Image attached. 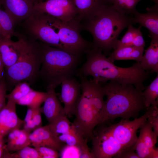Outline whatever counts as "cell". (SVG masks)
I'll return each instance as SVG.
<instances>
[{"mask_svg":"<svg viewBox=\"0 0 158 158\" xmlns=\"http://www.w3.org/2000/svg\"><path fill=\"white\" fill-rule=\"evenodd\" d=\"M61 92L59 98L64 105V110L68 117L73 115L76 103L81 94L79 83L74 77L63 80L61 84Z\"/></svg>","mask_w":158,"mask_h":158,"instance_id":"obj_13","label":"cell"},{"mask_svg":"<svg viewBox=\"0 0 158 158\" xmlns=\"http://www.w3.org/2000/svg\"><path fill=\"white\" fill-rule=\"evenodd\" d=\"M23 126V129L30 133L37 128L32 119L24 123Z\"/></svg>","mask_w":158,"mask_h":158,"instance_id":"obj_39","label":"cell"},{"mask_svg":"<svg viewBox=\"0 0 158 158\" xmlns=\"http://www.w3.org/2000/svg\"><path fill=\"white\" fill-rule=\"evenodd\" d=\"M40 108L34 109L32 120L37 128L42 126V121Z\"/></svg>","mask_w":158,"mask_h":158,"instance_id":"obj_38","label":"cell"},{"mask_svg":"<svg viewBox=\"0 0 158 158\" xmlns=\"http://www.w3.org/2000/svg\"><path fill=\"white\" fill-rule=\"evenodd\" d=\"M142 26L140 25L135 28L132 25L128 26V30L120 40H118L114 49L130 46L144 47L145 42L141 31Z\"/></svg>","mask_w":158,"mask_h":158,"instance_id":"obj_24","label":"cell"},{"mask_svg":"<svg viewBox=\"0 0 158 158\" xmlns=\"http://www.w3.org/2000/svg\"><path fill=\"white\" fill-rule=\"evenodd\" d=\"M133 148L135 150H136L140 158H149L150 150L140 135L138 137Z\"/></svg>","mask_w":158,"mask_h":158,"instance_id":"obj_34","label":"cell"},{"mask_svg":"<svg viewBox=\"0 0 158 158\" xmlns=\"http://www.w3.org/2000/svg\"><path fill=\"white\" fill-rule=\"evenodd\" d=\"M35 11L63 22L77 19L78 13L73 0H46L34 4Z\"/></svg>","mask_w":158,"mask_h":158,"instance_id":"obj_11","label":"cell"},{"mask_svg":"<svg viewBox=\"0 0 158 158\" xmlns=\"http://www.w3.org/2000/svg\"><path fill=\"white\" fill-rule=\"evenodd\" d=\"M144 90L142 94L147 109L151 105H158V73L151 84L145 86Z\"/></svg>","mask_w":158,"mask_h":158,"instance_id":"obj_28","label":"cell"},{"mask_svg":"<svg viewBox=\"0 0 158 158\" xmlns=\"http://www.w3.org/2000/svg\"><path fill=\"white\" fill-rule=\"evenodd\" d=\"M0 3V33L4 37L11 38L13 36L18 37V34L14 31L15 25L11 16L4 10L1 9Z\"/></svg>","mask_w":158,"mask_h":158,"instance_id":"obj_27","label":"cell"},{"mask_svg":"<svg viewBox=\"0 0 158 158\" xmlns=\"http://www.w3.org/2000/svg\"><path fill=\"white\" fill-rule=\"evenodd\" d=\"M3 36L0 33V38L3 37Z\"/></svg>","mask_w":158,"mask_h":158,"instance_id":"obj_46","label":"cell"},{"mask_svg":"<svg viewBox=\"0 0 158 158\" xmlns=\"http://www.w3.org/2000/svg\"><path fill=\"white\" fill-rule=\"evenodd\" d=\"M5 69L3 64L0 59V80L5 78Z\"/></svg>","mask_w":158,"mask_h":158,"instance_id":"obj_43","label":"cell"},{"mask_svg":"<svg viewBox=\"0 0 158 158\" xmlns=\"http://www.w3.org/2000/svg\"><path fill=\"white\" fill-rule=\"evenodd\" d=\"M104 83L102 86L107 96L105 101L106 121L110 122L118 117L135 119L140 111L147 110L142 91L133 85L124 86L114 81Z\"/></svg>","mask_w":158,"mask_h":158,"instance_id":"obj_4","label":"cell"},{"mask_svg":"<svg viewBox=\"0 0 158 158\" xmlns=\"http://www.w3.org/2000/svg\"><path fill=\"white\" fill-rule=\"evenodd\" d=\"M7 86L5 78L0 80V112L6 105Z\"/></svg>","mask_w":158,"mask_h":158,"instance_id":"obj_37","label":"cell"},{"mask_svg":"<svg viewBox=\"0 0 158 158\" xmlns=\"http://www.w3.org/2000/svg\"><path fill=\"white\" fill-rule=\"evenodd\" d=\"M35 148L38 151L41 158H57L59 156L58 151L51 148L42 146Z\"/></svg>","mask_w":158,"mask_h":158,"instance_id":"obj_35","label":"cell"},{"mask_svg":"<svg viewBox=\"0 0 158 158\" xmlns=\"http://www.w3.org/2000/svg\"><path fill=\"white\" fill-rule=\"evenodd\" d=\"M148 111L133 120L122 119L116 124L107 121L109 130L112 135L123 148L134 146L138 139L137 131L147 120Z\"/></svg>","mask_w":158,"mask_h":158,"instance_id":"obj_10","label":"cell"},{"mask_svg":"<svg viewBox=\"0 0 158 158\" xmlns=\"http://www.w3.org/2000/svg\"><path fill=\"white\" fill-rule=\"evenodd\" d=\"M2 157L8 158H41L38 151L35 148H32L29 146L10 153L7 152L4 153Z\"/></svg>","mask_w":158,"mask_h":158,"instance_id":"obj_32","label":"cell"},{"mask_svg":"<svg viewBox=\"0 0 158 158\" xmlns=\"http://www.w3.org/2000/svg\"><path fill=\"white\" fill-rule=\"evenodd\" d=\"M41 59L39 78L46 89H55L76 76L80 57L37 41Z\"/></svg>","mask_w":158,"mask_h":158,"instance_id":"obj_3","label":"cell"},{"mask_svg":"<svg viewBox=\"0 0 158 158\" xmlns=\"http://www.w3.org/2000/svg\"><path fill=\"white\" fill-rule=\"evenodd\" d=\"M31 0L34 3V4L35 3L38 2L39 1V0Z\"/></svg>","mask_w":158,"mask_h":158,"instance_id":"obj_44","label":"cell"},{"mask_svg":"<svg viewBox=\"0 0 158 158\" xmlns=\"http://www.w3.org/2000/svg\"><path fill=\"white\" fill-rule=\"evenodd\" d=\"M158 158V148L154 147L151 149L150 154L149 158Z\"/></svg>","mask_w":158,"mask_h":158,"instance_id":"obj_42","label":"cell"},{"mask_svg":"<svg viewBox=\"0 0 158 158\" xmlns=\"http://www.w3.org/2000/svg\"><path fill=\"white\" fill-rule=\"evenodd\" d=\"M17 41L3 37L0 38V59L5 69L12 66L19 60L26 45L28 39L19 34Z\"/></svg>","mask_w":158,"mask_h":158,"instance_id":"obj_12","label":"cell"},{"mask_svg":"<svg viewBox=\"0 0 158 158\" xmlns=\"http://www.w3.org/2000/svg\"><path fill=\"white\" fill-rule=\"evenodd\" d=\"M147 12L141 13L136 11L132 17L133 23H138L149 30L151 39L158 38V4L146 8Z\"/></svg>","mask_w":158,"mask_h":158,"instance_id":"obj_17","label":"cell"},{"mask_svg":"<svg viewBox=\"0 0 158 158\" xmlns=\"http://www.w3.org/2000/svg\"><path fill=\"white\" fill-rule=\"evenodd\" d=\"M27 39L25 48L19 60L5 69L7 86L13 87L22 81L32 85L39 78L41 62L37 41Z\"/></svg>","mask_w":158,"mask_h":158,"instance_id":"obj_5","label":"cell"},{"mask_svg":"<svg viewBox=\"0 0 158 158\" xmlns=\"http://www.w3.org/2000/svg\"><path fill=\"white\" fill-rule=\"evenodd\" d=\"M0 3H1V0H0Z\"/></svg>","mask_w":158,"mask_h":158,"instance_id":"obj_48","label":"cell"},{"mask_svg":"<svg viewBox=\"0 0 158 158\" xmlns=\"http://www.w3.org/2000/svg\"><path fill=\"white\" fill-rule=\"evenodd\" d=\"M29 138L35 148L44 146L60 151L65 145L51 132L47 125L37 128L30 134Z\"/></svg>","mask_w":158,"mask_h":158,"instance_id":"obj_16","label":"cell"},{"mask_svg":"<svg viewBox=\"0 0 158 158\" xmlns=\"http://www.w3.org/2000/svg\"><path fill=\"white\" fill-rule=\"evenodd\" d=\"M76 8L79 23L92 18L103 6L111 4L110 0H73Z\"/></svg>","mask_w":158,"mask_h":158,"instance_id":"obj_18","label":"cell"},{"mask_svg":"<svg viewBox=\"0 0 158 158\" xmlns=\"http://www.w3.org/2000/svg\"><path fill=\"white\" fill-rule=\"evenodd\" d=\"M21 23L28 39L67 51L45 14L34 11L29 18Z\"/></svg>","mask_w":158,"mask_h":158,"instance_id":"obj_8","label":"cell"},{"mask_svg":"<svg viewBox=\"0 0 158 158\" xmlns=\"http://www.w3.org/2000/svg\"><path fill=\"white\" fill-rule=\"evenodd\" d=\"M45 0H39V1H44Z\"/></svg>","mask_w":158,"mask_h":158,"instance_id":"obj_47","label":"cell"},{"mask_svg":"<svg viewBox=\"0 0 158 158\" xmlns=\"http://www.w3.org/2000/svg\"><path fill=\"white\" fill-rule=\"evenodd\" d=\"M1 4L15 25L26 20L35 11L34 4L30 0H1Z\"/></svg>","mask_w":158,"mask_h":158,"instance_id":"obj_14","label":"cell"},{"mask_svg":"<svg viewBox=\"0 0 158 158\" xmlns=\"http://www.w3.org/2000/svg\"><path fill=\"white\" fill-rule=\"evenodd\" d=\"M4 137L0 136V158H2L5 150Z\"/></svg>","mask_w":158,"mask_h":158,"instance_id":"obj_41","label":"cell"},{"mask_svg":"<svg viewBox=\"0 0 158 158\" xmlns=\"http://www.w3.org/2000/svg\"><path fill=\"white\" fill-rule=\"evenodd\" d=\"M51 132L55 136L69 133L73 126L65 114L61 115L47 125Z\"/></svg>","mask_w":158,"mask_h":158,"instance_id":"obj_26","label":"cell"},{"mask_svg":"<svg viewBox=\"0 0 158 158\" xmlns=\"http://www.w3.org/2000/svg\"><path fill=\"white\" fill-rule=\"evenodd\" d=\"M86 61L78 69L76 76L87 77L103 83L108 81L118 82L123 86L132 84L135 88L143 91L144 82L150 77V74L136 62L130 67L122 68L115 66L100 50L92 47L85 53Z\"/></svg>","mask_w":158,"mask_h":158,"instance_id":"obj_1","label":"cell"},{"mask_svg":"<svg viewBox=\"0 0 158 158\" xmlns=\"http://www.w3.org/2000/svg\"><path fill=\"white\" fill-rule=\"evenodd\" d=\"M91 140L92 147L90 152L93 158H111L123 148L111 134L107 121L96 126Z\"/></svg>","mask_w":158,"mask_h":158,"instance_id":"obj_9","label":"cell"},{"mask_svg":"<svg viewBox=\"0 0 158 158\" xmlns=\"http://www.w3.org/2000/svg\"></svg>","mask_w":158,"mask_h":158,"instance_id":"obj_49","label":"cell"},{"mask_svg":"<svg viewBox=\"0 0 158 158\" xmlns=\"http://www.w3.org/2000/svg\"><path fill=\"white\" fill-rule=\"evenodd\" d=\"M81 93L75 105L73 123L78 132L88 141L91 140L94 128L98 124L90 99L87 82V77H79Z\"/></svg>","mask_w":158,"mask_h":158,"instance_id":"obj_6","label":"cell"},{"mask_svg":"<svg viewBox=\"0 0 158 158\" xmlns=\"http://www.w3.org/2000/svg\"><path fill=\"white\" fill-rule=\"evenodd\" d=\"M152 128L147 120L139 128V135L150 150L155 146L158 137L152 130Z\"/></svg>","mask_w":158,"mask_h":158,"instance_id":"obj_30","label":"cell"},{"mask_svg":"<svg viewBox=\"0 0 158 158\" xmlns=\"http://www.w3.org/2000/svg\"><path fill=\"white\" fill-rule=\"evenodd\" d=\"M140 62L141 67L149 73H158V38H152Z\"/></svg>","mask_w":158,"mask_h":158,"instance_id":"obj_21","label":"cell"},{"mask_svg":"<svg viewBox=\"0 0 158 158\" xmlns=\"http://www.w3.org/2000/svg\"><path fill=\"white\" fill-rule=\"evenodd\" d=\"M72 129L68 133L62 134L58 136L59 140L67 145L75 146L79 150L80 158H93L87 145V142L80 134L73 124Z\"/></svg>","mask_w":158,"mask_h":158,"instance_id":"obj_20","label":"cell"},{"mask_svg":"<svg viewBox=\"0 0 158 158\" xmlns=\"http://www.w3.org/2000/svg\"><path fill=\"white\" fill-rule=\"evenodd\" d=\"M31 133L23 129H15L8 135L7 143L5 145V150L7 152L18 151L31 144L29 138Z\"/></svg>","mask_w":158,"mask_h":158,"instance_id":"obj_22","label":"cell"},{"mask_svg":"<svg viewBox=\"0 0 158 158\" xmlns=\"http://www.w3.org/2000/svg\"><path fill=\"white\" fill-rule=\"evenodd\" d=\"M47 95L46 92H41L32 89L19 100L16 104L33 109L39 108L44 102Z\"/></svg>","mask_w":158,"mask_h":158,"instance_id":"obj_25","label":"cell"},{"mask_svg":"<svg viewBox=\"0 0 158 158\" xmlns=\"http://www.w3.org/2000/svg\"><path fill=\"white\" fill-rule=\"evenodd\" d=\"M133 146L123 148L114 158H140L133 148Z\"/></svg>","mask_w":158,"mask_h":158,"instance_id":"obj_36","label":"cell"},{"mask_svg":"<svg viewBox=\"0 0 158 158\" xmlns=\"http://www.w3.org/2000/svg\"><path fill=\"white\" fill-rule=\"evenodd\" d=\"M16 103L8 100L0 112V136L4 137L11 131L20 128L24 121L20 119L16 113Z\"/></svg>","mask_w":158,"mask_h":158,"instance_id":"obj_15","label":"cell"},{"mask_svg":"<svg viewBox=\"0 0 158 158\" xmlns=\"http://www.w3.org/2000/svg\"><path fill=\"white\" fill-rule=\"evenodd\" d=\"M112 7L121 13L133 16L136 6L141 0H110Z\"/></svg>","mask_w":158,"mask_h":158,"instance_id":"obj_29","label":"cell"},{"mask_svg":"<svg viewBox=\"0 0 158 158\" xmlns=\"http://www.w3.org/2000/svg\"><path fill=\"white\" fill-rule=\"evenodd\" d=\"M154 3V4H158V0H152Z\"/></svg>","mask_w":158,"mask_h":158,"instance_id":"obj_45","label":"cell"},{"mask_svg":"<svg viewBox=\"0 0 158 158\" xmlns=\"http://www.w3.org/2000/svg\"><path fill=\"white\" fill-rule=\"evenodd\" d=\"M148 116L147 120L154 129V133L158 136V105H151L147 109Z\"/></svg>","mask_w":158,"mask_h":158,"instance_id":"obj_33","label":"cell"},{"mask_svg":"<svg viewBox=\"0 0 158 158\" xmlns=\"http://www.w3.org/2000/svg\"><path fill=\"white\" fill-rule=\"evenodd\" d=\"M132 17L119 12L111 4L106 5L91 18L80 23L81 30L89 32L93 37V47L109 56L121 33L133 24Z\"/></svg>","mask_w":158,"mask_h":158,"instance_id":"obj_2","label":"cell"},{"mask_svg":"<svg viewBox=\"0 0 158 158\" xmlns=\"http://www.w3.org/2000/svg\"><path fill=\"white\" fill-rule=\"evenodd\" d=\"M46 15L50 25L58 30L57 33L60 41L67 51L80 57L92 47V42L86 40L81 36L80 24L77 19L65 23Z\"/></svg>","mask_w":158,"mask_h":158,"instance_id":"obj_7","label":"cell"},{"mask_svg":"<svg viewBox=\"0 0 158 158\" xmlns=\"http://www.w3.org/2000/svg\"><path fill=\"white\" fill-rule=\"evenodd\" d=\"M30 84L26 81H22L17 83L12 91L6 95V98L8 100L16 102L32 90Z\"/></svg>","mask_w":158,"mask_h":158,"instance_id":"obj_31","label":"cell"},{"mask_svg":"<svg viewBox=\"0 0 158 158\" xmlns=\"http://www.w3.org/2000/svg\"><path fill=\"white\" fill-rule=\"evenodd\" d=\"M55 89L53 88L46 89L47 95L44 105L40 107L41 112L44 114L49 123L59 116L65 114Z\"/></svg>","mask_w":158,"mask_h":158,"instance_id":"obj_19","label":"cell"},{"mask_svg":"<svg viewBox=\"0 0 158 158\" xmlns=\"http://www.w3.org/2000/svg\"><path fill=\"white\" fill-rule=\"evenodd\" d=\"M144 50V47H122L114 49L107 58L113 63L117 60H128L140 63L142 59Z\"/></svg>","mask_w":158,"mask_h":158,"instance_id":"obj_23","label":"cell"},{"mask_svg":"<svg viewBox=\"0 0 158 158\" xmlns=\"http://www.w3.org/2000/svg\"><path fill=\"white\" fill-rule=\"evenodd\" d=\"M34 109L28 107L27 111L24 120V123L32 119L34 112Z\"/></svg>","mask_w":158,"mask_h":158,"instance_id":"obj_40","label":"cell"}]
</instances>
